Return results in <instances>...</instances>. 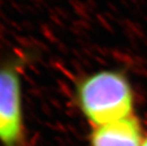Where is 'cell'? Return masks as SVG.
<instances>
[{
  "mask_svg": "<svg viewBox=\"0 0 147 146\" xmlns=\"http://www.w3.org/2000/svg\"><path fill=\"white\" fill-rule=\"evenodd\" d=\"M76 98L87 119L105 125L131 117L134 94L123 72L101 70L84 77L76 86Z\"/></svg>",
  "mask_w": 147,
  "mask_h": 146,
  "instance_id": "obj_1",
  "label": "cell"
},
{
  "mask_svg": "<svg viewBox=\"0 0 147 146\" xmlns=\"http://www.w3.org/2000/svg\"><path fill=\"white\" fill-rule=\"evenodd\" d=\"M32 54L20 52L0 64V141L22 146L24 141L22 74Z\"/></svg>",
  "mask_w": 147,
  "mask_h": 146,
  "instance_id": "obj_2",
  "label": "cell"
},
{
  "mask_svg": "<svg viewBox=\"0 0 147 146\" xmlns=\"http://www.w3.org/2000/svg\"><path fill=\"white\" fill-rule=\"evenodd\" d=\"M142 133L134 117L99 125L91 135V146H142Z\"/></svg>",
  "mask_w": 147,
  "mask_h": 146,
  "instance_id": "obj_3",
  "label": "cell"
},
{
  "mask_svg": "<svg viewBox=\"0 0 147 146\" xmlns=\"http://www.w3.org/2000/svg\"><path fill=\"white\" fill-rule=\"evenodd\" d=\"M142 146H147V139H145L144 141H143V143L142 144Z\"/></svg>",
  "mask_w": 147,
  "mask_h": 146,
  "instance_id": "obj_4",
  "label": "cell"
}]
</instances>
